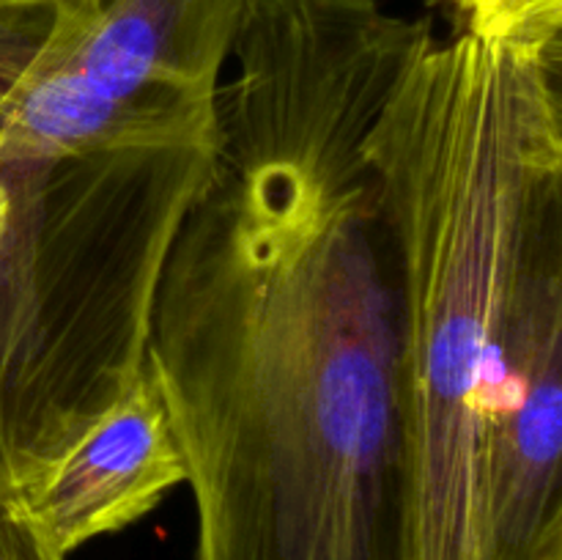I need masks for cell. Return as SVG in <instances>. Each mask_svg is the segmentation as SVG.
<instances>
[{"mask_svg":"<svg viewBox=\"0 0 562 560\" xmlns=\"http://www.w3.org/2000/svg\"><path fill=\"white\" fill-rule=\"evenodd\" d=\"M247 0H58L22 80L162 148L217 143V91Z\"/></svg>","mask_w":562,"mask_h":560,"instance_id":"obj_4","label":"cell"},{"mask_svg":"<svg viewBox=\"0 0 562 560\" xmlns=\"http://www.w3.org/2000/svg\"><path fill=\"white\" fill-rule=\"evenodd\" d=\"M9 217H11V195L5 190V184L0 181V245H3L5 228H9Z\"/></svg>","mask_w":562,"mask_h":560,"instance_id":"obj_9","label":"cell"},{"mask_svg":"<svg viewBox=\"0 0 562 560\" xmlns=\"http://www.w3.org/2000/svg\"><path fill=\"white\" fill-rule=\"evenodd\" d=\"M212 148L0 165V492L47 475L143 377L165 258Z\"/></svg>","mask_w":562,"mask_h":560,"instance_id":"obj_3","label":"cell"},{"mask_svg":"<svg viewBox=\"0 0 562 560\" xmlns=\"http://www.w3.org/2000/svg\"><path fill=\"white\" fill-rule=\"evenodd\" d=\"M398 289L406 560H483L527 228L562 187V44L428 38L366 135Z\"/></svg>","mask_w":562,"mask_h":560,"instance_id":"obj_2","label":"cell"},{"mask_svg":"<svg viewBox=\"0 0 562 560\" xmlns=\"http://www.w3.org/2000/svg\"><path fill=\"white\" fill-rule=\"evenodd\" d=\"M431 36L379 0H247L148 338L195 560H406L398 289L362 146Z\"/></svg>","mask_w":562,"mask_h":560,"instance_id":"obj_1","label":"cell"},{"mask_svg":"<svg viewBox=\"0 0 562 560\" xmlns=\"http://www.w3.org/2000/svg\"><path fill=\"white\" fill-rule=\"evenodd\" d=\"M0 560H66L20 503L0 492Z\"/></svg>","mask_w":562,"mask_h":560,"instance_id":"obj_8","label":"cell"},{"mask_svg":"<svg viewBox=\"0 0 562 560\" xmlns=\"http://www.w3.org/2000/svg\"><path fill=\"white\" fill-rule=\"evenodd\" d=\"M187 470L151 366L130 393L16 503L60 555L157 508Z\"/></svg>","mask_w":562,"mask_h":560,"instance_id":"obj_5","label":"cell"},{"mask_svg":"<svg viewBox=\"0 0 562 560\" xmlns=\"http://www.w3.org/2000/svg\"><path fill=\"white\" fill-rule=\"evenodd\" d=\"M461 33L516 49L562 44V0H439Z\"/></svg>","mask_w":562,"mask_h":560,"instance_id":"obj_6","label":"cell"},{"mask_svg":"<svg viewBox=\"0 0 562 560\" xmlns=\"http://www.w3.org/2000/svg\"><path fill=\"white\" fill-rule=\"evenodd\" d=\"M58 0H0V104L53 27Z\"/></svg>","mask_w":562,"mask_h":560,"instance_id":"obj_7","label":"cell"}]
</instances>
